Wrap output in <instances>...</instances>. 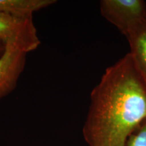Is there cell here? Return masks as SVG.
I'll use <instances>...</instances> for the list:
<instances>
[{
	"label": "cell",
	"mask_w": 146,
	"mask_h": 146,
	"mask_svg": "<svg viewBox=\"0 0 146 146\" xmlns=\"http://www.w3.org/2000/svg\"><path fill=\"white\" fill-rule=\"evenodd\" d=\"M146 120V81L127 54L108 67L91 93L83 134L89 146H126Z\"/></svg>",
	"instance_id": "cell-1"
},
{
	"label": "cell",
	"mask_w": 146,
	"mask_h": 146,
	"mask_svg": "<svg viewBox=\"0 0 146 146\" xmlns=\"http://www.w3.org/2000/svg\"><path fill=\"white\" fill-rule=\"evenodd\" d=\"M0 41L5 46L13 47L27 54L36 50L41 43L33 17H20L1 13Z\"/></svg>",
	"instance_id": "cell-2"
},
{
	"label": "cell",
	"mask_w": 146,
	"mask_h": 146,
	"mask_svg": "<svg viewBox=\"0 0 146 146\" xmlns=\"http://www.w3.org/2000/svg\"><path fill=\"white\" fill-rule=\"evenodd\" d=\"M100 12L127 37L146 19V3L143 0H102Z\"/></svg>",
	"instance_id": "cell-3"
},
{
	"label": "cell",
	"mask_w": 146,
	"mask_h": 146,
	"mask_svg": "<svg viewBox=\"0 0 146 146\" xmlns=\"http://www.w3.org/2000/svg\"><path fill=\"white\" fill-rule=\"evenodd\" d=\"M27 54L5 46L0 56V100L15 89L26 64Z\"/></svg>",
	"instance_id": "cell-4"
},
{
	"label": "cell",
	"mask_w": 146,
	"mask_h": 146,
	"mask_svg": "<svg viewBox=\"0 0 146 146\" xmlns=\"http://www.w3.org/2000/svg\"><path fill=\"white\" fill-rule=\"evenodd\" d=\"M55 0H0V13L33 17L35 12L50 6Z\"/></svg>",
	"instance_id": "cell-5"
},
{
	"label": "cell",
	"mask_w": 146,
	"mask_h": 146,
	"mask_svg": "<svg viewBox=\"0 0 146 146\" xmlns=\"http://www.w3.org/2000/svg\"><path fill=\"white\" fill-rule=\"evenodd\" d=\"M127 39L130 45L129 54L146 81V19L128 35Z\"/></svg>",
	"instance_id": "cell-6"
},
{
	"label": "cell",
	"mask_w": 146,
	"mask_h": 146,
	"mask_svg": "<svg viewBox=\"0 0 146 146\" xmlns=\"http://www.w3.org/2000/svg\"><path fill=\"white\" fill-rule=\"evenodd\" d=\"M126 146H146V120L131 135Z\"/></svg>",
	"instance_id": "cell-7"
},
{
	"label": "cell",
	"mask_w": 146,
	"mask_h": 146,
	"mask_svg": "<svg viewBox=\"0 0 146 146\" xmlns=\"http://www.w3.org/2000/svg\"><path fill=\"white\" fill-rule=\"evenodd\" d=\"M4 50H5V45L3 43L2 41H0V56H1V55L3 54Z\"/></svg>",
	"instance_id": "cell-8"
}]
</instances>
